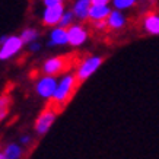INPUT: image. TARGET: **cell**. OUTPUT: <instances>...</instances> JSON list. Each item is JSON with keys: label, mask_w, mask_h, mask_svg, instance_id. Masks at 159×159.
<instances>
[{"label": "cell", "mask_w": 159, "mask_h": 159, "mask_svg": "<svg viewBox=\"0 0 159 159\" xmlns=\"http://www.w3.org/2000/svg\"><path fill=\"white\" fill-rule=\"evenodd\" d=\"M76 83H77L76 75H72V73L64 75L57 82V88H56V92L53 95V101L56 104H60V105L67 102V99L72 97L73 91L76 88Z\"/></svg>", "instance_id": "1"}, {"label": "cell", "mask_w": 159, "mask_h": 159, "mask_svg": "<svg viewBox=\"0 0 159 159\" xmlns=\"http://www.w3.org/2000/svg\"><path fill=\"white\" fill-rule=\"evenodd\" d=\"M101 64H102V57H97V56H92V57H88L86 60H83L76 72L77 80L83 82V80L89 79L98 69L101 67Z\"/></svg>", "instance_id": "2"}, {"label": "cell", "mask_w": 159, "mask_h": 159, "mask_svg": "<svg viewBox=\"0 0 159 159\" xmlns=\"http://www.w3.org/2000/svg\"><path fill=\"white\" fill-rule=\"evenodd\" d=\"M24 41L20 37L12 35L2 43L0 47V60H9L10 57H13L15 54H18L20 51V48L24 47Z\"/></svg>", "instance_id": "3"}, {"label": "cell", "mask_w": 159, "mask_h": 159, "mask_svg": "<svg viewBox=\"0 0 159 159\" xmlns=\"http://www.w3.org/2000/svg\"><path fill=\"white\" fill-rule=\"evenodd\" d=\"M63 13H64V5H63V2L45 6V10H44V13H43V22L45 25H48V26L58 25L63 18Z\"/></svg>", "instance_id": "4"}, {"label": "cell", "mask_w": 159, "mask_h": 159, "mask_svg": "<svg viewBox=\"0 0 159 159\" xmlns=\"http://www.w3.org/2000/svg\"><path fill=\"white\" fill-rule=\"evenodd\" d=\"M67 66H69L67 57H51L48 60H45V63L43 64V70L45 75L56 76L58 73L64 72V69H67Z\"/></svg>", "instance_id": "5"}, {"label": "cell", "mask_w": 159, "mask_h": 159, "mask_svg": "<svg viewBox=\"0 0 159 159\" xmlns=\"http://www.w3.org/2000/svg\"><path fill=\"white\" fill-rule=\"evenodd\" d=\"M56 88H57L56 77L47 75V76L41 77L38 80V83H37V93L41 98H53Z\"/></svg>", "instance_id": "6"}, {"label": "cell", "mask_w": 159, "mask_h": 159, "mask_svg": "<svg viewBox=\"0 0 159 159\" xmlns=\"http://www.w3.org/2000/svg\"><path fill=\"white\" fill-rule=\"evenodd\" d=\"M69 44L73 47H80L88 39V31L82 25H72L67 28Z\"/></svg>", "instance_id": "7"}, {"label": "cell", "mask_w": 159, "mask_h": 159, "mask_svg": "<svg viewBox=\"0 0 159 159\" xmlns=\"http://www.w3.org/2000/svg\"><path fill=\"white\" fill-rule=\"evenodd\" d=\"M54 120H56V112L51 110L44 111L43 114L38 117V120L35 123V130L38 134H45L50 130V127L53 125Z\"/></svg>", "instance_id": "8"}, {"label": "cell", "mask_w": 159, "mask_h": 159, "mask_svg": "<svg viewBox=\"0 0 159 159\" xmlns=\"http://www.w3.org/2000/svg\"><path fill=\"white\" fill-rule=\"evenodd\" d=\"M64 44H69L67 29L58 25L57 28H54L51 31V34H50L48 45L50 47H54V45H64Z\"/></svg>", "instance_id": "9"}, {"label": "cell", "mask_w": 159, "mask_h": 159, "mask_svg": "<svg viewBox=\"0 0 159 159\" xmlns=\"http://www.w3.org/2000/svg\"><path fill=\"white\" fill-rule=\"evenodd\" d=\"M111 13V9L108 7V5H92L91 10H89V18L92 20H105Z\"/></svg>", "instance_id": "10"}, {"label": "cell", "mask_w": 159, "mask_h": 159, "mask_svg": "<svg viewBox=\"0 0 159 159\" xmlns=\"http://www.w3.org/2000/svg\"><path fill=\"white\" fill-rule=\"evenodd\" d=\"M92 2L91 0H77L73 6V13L77 19H86L89 18V10H91Z\"/></svg>", "instance_id": "11"}, {"label": "cell", "mask_w": 159, "mask_h": 159, "mask_svg": "<svg viewBox=\"0 0 159 159\" xmlns=\"http://www.w3.org/2000/svg\"><path fill=\"white\" fill-rule=\"evenodd\" d=\"M143 28L152 35H159V15L150 13L143 19Z\"/></svg>", "instance_id": "12"}, {"label": "cell", "mask_w": 159, "mask_h": 159, "mask_svg": "<svg viewBox=\"0 0 159 159\" xmlns=\"http://www.w3.org/2000/svg\"><path fill=\"white\" fill-rule=\"evenodd\" d=\"M107 25L111 29H121L125 25V18L118 9L111 10L110 16L107 18Z\"/></svg>", "instance_id": "13"}, {"label": "cell", "mask_w": 159, "mask_h": 159, "mask_svg": "<svg viewBox=\"0 0 159 159\" xmlns=\"http://www.w3.org/2000/svg\"><path fill=\"white\" fill-rule=\"evenodd\" d=\"M3 155H5V159H19L20 155H22V149L18 145L12 143V145L6 146Z\"/></svg>", "instance_id": "14"}, {"label": "cell", "mask_w": 159, "mask_h": 159, "mask_svg": "<svg viewBox=\"0 0 159 159\" xmlns=\"http://www.w3.org/2000/svg\"><path fill=\"white\" fill-rule=\"evenodd\" d=\"M20 38H22V41H24L25 44L34 43V41H37V38H38V31L34 28H26L22 31Z\"/></svg>", "instance_id": "15"}, {"label": "cell", "mask_w": 159, "mask_h": 159, "mask_svg": "<svg viewBox=\"0 0 159 159\" xmlns=\"http://www.w3.org/2000/svg\"><path fill=\"white\" fill-rule=\"evenodd\" d=\"M10 110V97L9 95H3L0 97V121L6 118Z\"/></svg>", "instance_id": "16"}, {"label": "cell", "mask_w": 159, "mask_h": 159, "mask_svg": "<svg viewBox=\"0 0 159 159\" xmlns=\"http://www.w3.org/2000/svg\"><path fill=\"white\" fill-rule=\"evenodd\" d=\"M137 0H112V6L118 10H124V9H130L131 6L136 5Z\"/></svg>", "instance_id": "17"}, {"label": "cell", "mask_w": 159, "mask_h": 159, "mask_svg": "<svg viewBox=\"0 0 159 159\" xmlns=\"http://www.w3.org/2000/svg\"><path fill=\"white\" fill-rule=\"evenodd\" d=\"M73 19H75V13H73V10H69V12H64L63 13V18L61 20H60V26H63V28H67V26H70L73 22Z\"/></svg>", "instance_id": "18"}, {"label": "cell", "mask_w": 159, "mask_h": 159, "mask_svg": "<svg viewBox=\"0 0 159 159\" xmlns=\"http://www.w3.org/2000/svg\"><path fill=\"white\" fill-rule=\"evenodd\" d=\"M29 48H31V51H38V50L41 48V45H39L38 43H35V41H34V43L29 44Z\"/></svg>", "instance_id": "19"}, {"label": "cell", "mask_w": 159, "mask_h": 159, "mask_svg": "<svg viewBox=\"0 0 159 159\" xmlns=\"http://www.w3.org/2000/svg\"><path fill=\"white\" fill-rule=\"evenodd\" d=\"M92 5H108L111 0H91Z\"/></svg>", "instance_id": "20"}, {"label": "cell", "mask_w": 159, "mask_h": 159, "mask_svg": "<svg viewBox=\"0 0 159 159\" xmlns=\"http://www.w3.org/2000/svg\"><path fill=\"white\" fill-rule=\"evenodd\" d=\"M61 0H44V5L45 6H50V5H54V3H58Z\"/></svg>", "instance_id": "21"}, {"label": "cell", "mask_w": 159, "mask_h": 159, "mask_svg": "<svg viewBox=\"0 0 159 159\" xmlns=\"http://www.w3.org/2000/svg\"><path fill=\"white\" fill-rule=\"evenodd\" d=\"M29 140H31V137H29V136H22V137H20V143L26 145V143H29Z\"/></svg>", "instance_id": "22"}, {"label": "cell", "mask_w": 159, "mask_h": 159, "mask_svg": "<svg viewBox=\"0 0 159 159\" xmlns=\"http://www.w3.org/2000/svg\"><path fill=\"white\" fill-rule=\"evenodd\" d=\"M105 25H107L105 20H98V22H97V28L102 29V28H105Z\"/></svg>", "instance_id": "23"}, {"label": "cell", "mask_w": 159, "mask_h": 159, "mask_svg": "<svg viewBox=\"0 0 159 159\" xmlns=\"http://www.w3.org/2000/svg\"><path fill=\"white\" fill-rule=\"evenodd\" d=\"M0 159H5V155L2 153V152H0Z\"/></svg>", "instance_id": "24"}]
</instances>
